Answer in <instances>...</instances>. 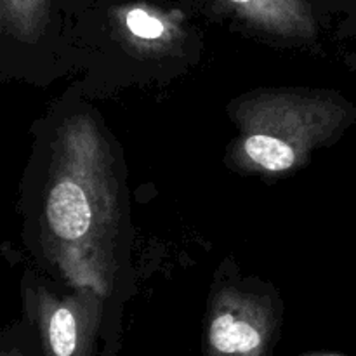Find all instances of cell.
I'll return each mask as SVG.
<instances>
[{
  "mask_svg": "<svg viewBox=\"0 0 356 356\" xmlns=\"http://www.w3.org/2000/svg\"><path fill=\"white\" fill-rule=\"evenodd\" d=\"M44 256L70 289L110 298L124 236V190L103 125L87 111L59 122L38 202Z\"/></svg>",
  "mask_w": 356,
  "mask_h": 356,
  "instance_id": "obj_1",
  "label": "cell"
},
{
  "mask_svg": "<svg viewBox=\"0 0 356 356\" xmlns=\"http://www.w3.org/2000/svg\"><path fill=\"white\" fill-rule=\"evenodd\" d=\"M238 134L236 165L257 174H285L306 165L315 149L339 138L356 108L334 90L261 89L229 108Z\"/></svg>",
  "mask_w": 356,
  "mask_h": 356,
  "instance_id": "obj_2",
  "label": "cell"
},
{
  "mask_svg": "<svg viewBox=\"0 0 356 356\" xmlns=\"http://www.w3.org/2000/svg\"><path fill=\"white\" fill-rule=\"evenodd\" d=\"M284 312L275 296L226 284L211 294L202 356H273Z\"/></svg>",
  "mask_w": 356,
  "mask_h": 356,
  "instance_id": "obj_3",
  "label": "cell"
},
{
  "mask_svg": "<svg viewBox=\"0 0 356 356\" xmlns=\"http://www.w3.org/2000/svg\"><path fill=\"white\" fill-rule=\"evenodd\" d=\"M104 302L106 298L92 289H24V306L42 356H111L104 344Z\"/></svg>",
  "mask_w": 356,
  "mask_h": 356,
  "instance_id": "obj_4",
  "label": "cell"
},
{
  "mask_svg": "<svg viewBox=\"0 0 356 356\" xmlns=\"http://www.w3.org/2000/svg\"><path fill=\"white\" fill-rule=\"evenodd\" d=\"M238 23L268 37L313 40L318 33L306 0H214Z\"/></svg>",
  "mask_w": 356,
  "mask_h": 356,
  "instance_id": "obj_5",
  "label": "cell"
},
{
  "mask_svg": "<svg viewBox=\"0 0 356 356\" xmlns=\"http://www.w3.org/2000/svg\"><path fill=\"white\" fill-rule=\"evenodd\" d=\"M117 24L129 44L139 51H167L179 38V19L146 3L125 6L117 10Z\"/></svg>",
  "mask_w": 356,
  "mask_h": 356,
  "instance_id": "obj_6",
  "label": "cell"
},
{
  "mask_svg": "<svg viewBox=\"0 0 356 356\" xmlns=\"http://www.w3.org/2000/svg\"><path fill=\"white\" fill-rule=\"evenodd\" d=\"M51 0H0V24L6 35L35 42L47 24Z\"/></svg>",
  "mask_w": 356,
  "mask_h": 356,
  "instance_id": "obj_7",
  "label": "cell"
},
{
  "mask_svg": "<svg viewBox=\"0 0 356 356\" xmlns=\"http://www.w3.org/2000/svg\"><path fill=\"white\" fill-rule=\"evenodd\" d=\"M0 356H31L30 353L23 350L16 341L13 339H3L2 343V350H0Z\"/></svg>",
  "mask_w": 356,
  "mask_h": 356,
  "instance_id": "obj_8",
  "label": "cell"
},
{
  "mask_svg": "<svg viewBox=\"0 0 356 356\" xmlns=\"http://www.w3.org/2000/svg\"><path fill=\"white\" fill-rule=\"evenodd\" d=\"M306 356H339V355H306Z\"/></svg>",
  "mask_w": 356,
  "mask_h": 356,
  "instance_id": "obj_9",
  "label": "cell"
},
{
  "mask_svg": "<svg viewBox=\"0 0 356 356\" xmlns=\"http://www.w3.org/2000/svg\"><path fill=\"white\" fill-rule=\"evenodd\" d=\"M351 63H353V66H355V70H356V58H353V61H351Z\"/></svg>",
  "mask_w": 356,
  "mask_h": 356,
  "instance_id": "obj_10",
  "label": "cell"
}]
</instances>
